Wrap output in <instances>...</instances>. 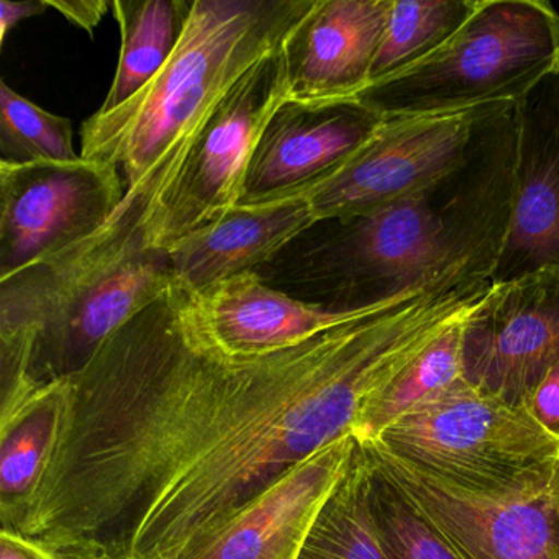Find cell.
Segmentation results:
<instances>
[{"label":"cell","mask_w":559,"mask_h":559,"mask_svg":"<svg viewBox=\"0 0 559 559\" xmlns=\"http://www.w3.org/2000/svg\"><path fill=\"white\" fill-rule=\"evenodd\" d=\"M430 284L293 348L231 352L175 283L58 382L44 474L2 530L50 559H186L466 317Z\"/></svg>","instance_id":"1"},{"label":"cell","mask_w":559,"mask_h":559,"mask_svg":"<svg viewBox=\"0 0 559 559\" xmlns=\"http://www.w3.org/2000/svg\"><path fill=\"white\" fill-rule=\"evenodd\" d=\"M316 4L194 0L163 70L132 99L83 123L81 158L117 166L126 198L107 227L63 257L146 248L166 194L221 100L258 61L284 48Z\"/></svg>","instance_id":"2"},{"label":"cell","mask_w":559,"mask_h":559,"mask_svg":"<svg viewBox=\"0 0 559 559\" xmlns=\"http://www.w3.org/2000/svg\"><path fill=\"white\" fill-rule=\"evenodd\" d=\"M166 251L55 258L0 280V417L70 378L175 286Z\"/></svg>","instance_id":"3"},{"label":"cell","mask_w":559,"mask_h":559,"mask_svg":"<svg viewBox=\"0 0 559 559\" xmlns=\"http://www.w3.org/2000/svg\"><path fill=\"white\" fill-rule=\"evenodd\" d=\"M559 76V14L548 0H479L430 57L369 86L359 103L384 117L520 104Z\"/></svg>","instance_id":"4"},{"label":"cell","mask_w":559,"mask_h":559,"mask_svg":"<svg viewBox=\"0 0 559 559\" xmlns=\"http://www.w3.org/2000/svg\"><path fill=\"white\" fill-rule=\"evenodd\" d=\"M368 443L473 490L516 486L559 456L558 438L525 407L486 394L464 378Z\"/></svg>","instance_id":"5"},{"label":"cell","mask_w":559,"mask_h":559,"mask_svg":"<svg viewBox=\"0 0 559 559\" xmlns=\"http://www.w3.org/2000/svg\"><path fill=\"white\" fill-rule=\"evenodd\" d=\"M361 447L457 559H559V457L516 486L473 490Z\"/></svg>","instance_id":"6"},{"label":"cell","mask_w":559,"mask_h":559,"mask_svg":"<svg viewBox=\"0 0 559 559\" xmlns=\"http://www.w3.org/2000/svg\"><path fill=\"white\" fill-rule=\"evenodd\" d=\"M289 97L286 55L281 48L258 61L221 100L166 194L146 248L166 251L240 204L261 133Z\"/></svg>","instance_id":"7"},{"label":"cell","mask_w":559,"mask_h":559,"mask_svg":"<svg viewBox=\"0 0 559 559\" xmlns=\"http://www.w3.org/2000/svg\"><path fill=\"white\" fill-rule=\"evenodd\" d=\"M123 198L110 163L0 162V280L76 250L109 225Z\"/></svg>","instance_id":"8"},{"label":"cell","mask_w":559,"mask_h":559,"mask_svg":"<svg viewBox=\"0 0 559 559\" xmlns=\"http://www.w3.org/2000/svg\"><path fill=\"white\" fill-rule=\"evenodd\" d=\"M499 106L382 120L336 175L306 195L317 224L371 214L443 181L464 165L477 127Z\"/></svg>","instance_id":"9"},{"label":"cell","mask_w":559,"mask_h":559,"mask_svg":"<svg viewBox=\"0 0 559 559\" xmlns=\"http://www.w3.org/2000/svg\"><path fill=\"white\" fill-rule=\"evenodd\" d=\"M558 361L559 266L493 283L486 302L464 325V379L523 407Z\"/></svg>","instance_id":"10"},{"label":"cell","mask_w":559,"mask_h":559,"mask_svg":"<svg viewBox=\"0 0 559 559\" xmlns=\"http://www.w3.org/2000/svg\"><path fill=\"white\" fill-rule=\"evenodd\" d=\"M382 120L356 99L300 103L289 97L261 133L238 205L306 198L368 143Z\"/></svg>","instance_id":"11"},{"label":"cell","mask_w":559,"mask_h":559,"mask_svg":"<svg viewBox=\"0 0 559 559\" xmlns=\"http://www.w3.org/2000/svg\"><path fill=\"white\" fill-rule=\"evenodd\" d=\"M355 435L277 477L186 559H297L320 510L348 471Z\"/></svg>","instance_id":"12"},{"label":"cell","mask_w":559,"mask_h":559,"mask_svg":"<svg viewBox=\"0 0 559 559\" xmlns=\"http://www.w3.org/2000/svg\"><path fill=\"white\" fill-rule=\"evenodd\" d=\"M394 0H317L284 45L290 99H358L372 67Z\"/></svg>","instance_id":"13"},{"label":"cell","mask_w":559,"mask_h":559,"mask_svg":"<svg viewBox=\"0 0 559 559\" xmlns=\"http://www.w3.org/2000/svg\"><path fill=\"white\" fill-rule=\"evenodd\" d=\"M559 266V76L519 104L515 202L492 283Z\"/></svg>","instance_id":"14"},{"label":"cell","mask_w":559,"mask_h":559,"mask_svg":"<svg viewBox=\"0 0 559 559\" xmlns=\"http://www.w3.org/2000/svg\"><path fill=\"white\" fill-rule=\"evenodd\" d=\"M317 224L306 198L237 205L166 250L176 283L195 296L238 274L251 273Z\"/></svg>","instance_id":"15"},{"label":"cell","mask_w":559,"mask_h":559,"mask_svg":"<svg viewBox=\"0 0 559 559\" xmlns=\"http://www.w3.org/2000/svg\"><path fill=\"white\" fill-rule=\"evenodd\" d=\"M198 300L215 336L241 355L293 348L369 309L330 310L302 302L266 286L254 271L215 284Z\"/></svg>","instance_id":"16"},{"label":"cell","mask_w":559,"mask_h":559,"mask_svg":"<svg viewBox=\"0 0 559 559\" xmlns=\"http://www.w3.org/2000/svg\"><path fill=\"white\" fill-rule=\"evenodd\" d=\"M194 0H114L122 34L119 64L99 112H110L139 94L175 53Z\"/></svg>","instance_id":"17"},{"label":"cell","mask_w":559,"mask_h":559,"mask_svg":"<svg viewBox=\"0 0 559 559\" xmlns=\"http://www.w3.org/2000/svg\"><path fill=\"white\" fill-rule=\"evenodd\" d=\"M297 559H394L372 513L371 464L359 441Z\"/></svg>","instance_id":"18"},{"label":"cell","mask_w":559,"mask_h":559,"mask_svg":"<svg viewBox=\"0 0 559 559\" xmlns=\"http://www.w3.org/2000/svg\"><path fill=\"white\" fill-rule=\"evenodd\" d=\"M58 425V382L0 418V519L11 522L44 474Z\"/></svg>","instance_id":"19"},{"label":"cell","mask_w":559,"mask_h":559,"mask_svg":"<svg viewBox=\"0 0 559 559\" xmlns=\"http://www.w3.org/2000/svg\"><path fill=\"white\" fill-rule=\"evenodd\" d=\"M469 319L438 336L369 397L355 425L356 440L374 441L389 425L464 378L463 335Z\"/></svg>","instance_id":"20"},{"label":"cell","mask_w":559,"mask_h":559,"mask_svg":"<svg viewBox=\"0 0 559 559\" xmlns=\"http://www.w3.org/2000/svg\"><path fill=\"white\" fill-rule=\"evenodd\" d=\"M477 5L479 0H394L369 86L430 57L463 28Z\"/></svg>","instance_id":"21"},{"label":"cell","mask_w":559,"mask_h":559,"mask_svg":"<svg viewBox=\"0 0 559 559\" xmlns=\"http://www.w3.org/2000/svg\"><path fill=\"white\" fill-rule=\"evenodd\" d=\"M73 126L0 81V162L12 165L78 162Z\"/></svg>","instance_id":"22"},{"label":"cell","mask_w":559,"mask_h":559,"mask_svg":"<svg viewBox=\"0 0 559 559\" xmlns=\"http://www.w3.org/2000/svg\"><path fill=\"white\" fill-rule=\"evenodd\" d=\"M369 464L372 513L392 558L457 559L420 513L372 466L371 460Z\"/></svg>","instance_id":"23"},{"label":"cell","mask_w":559,"mask_h":559,"mask_svg":"<svg viewBox=\"0 0 559 559\" xmlns=\"http://www.w3.org/2000/svg\"><path fill=\"white\" fill-rule=\"evenodd\" d=\"M523 407L536 424L559 440V361L543 376Z\"/></svg>","instance_id":"24"},{"label":"cell","mask_w":559,"mask_h":559,"mask_svg":"<svg viewBox=\"0 0 559 559\" xmlns=\"http://www.w3.org/2000/svg\"><path fill=\"white\" fill-rule=\"evenodd\" d=\"M48 9L60 12L67 21L86 31L94 37V31L99 27L107 9L112 8L104 0H47Z\"/></svg>","instance_id":"25"},{"label":"cell","mask_w":559,"mask_h":559,"mask_svg":"<svg viewBox=\"0 0 559 559\" xmlns=\"http://www.w3.org/2000/svg\"><path fill=\"white\" fill-rule=\"evenodd\" d=\"M47 9V0H24V2L0 0V45L5 44L8 35L21 22L45 14Z\"/></svg>","instance_id":"26"},{"label":"cell","mask_w":559,"mask_h":559,"mask_svg":"<svg viewBox=\"0 0 559 559\" xmlns=\"http://www.w3.org/2000/svg\"><path fill=\"white\" fill-rule=\"evenodd\" d=\"M0 559H50L37 546L19 536L17 533L2 530L0 533Z\"/></svg>","instance_id":"27"},{"label":"cell","mask_w":559,"mask_h":559,"mask_svg":"<svg viewBox=\"0 0 559 559\" xmlns=\"http://www.w3.org/2000/svg\"><path fill=\"white\" fill-rule=\"evenodd\" d=\"M559 457V456H558Z\"/></svg>","instance_id":"28"}]
</instances>
